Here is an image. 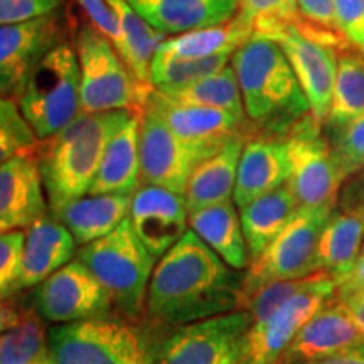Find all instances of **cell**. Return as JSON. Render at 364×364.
<instances>
[{"label":"cell","mask_w":364,"mask_h":364,"mask_svg":"<svg viewBox=\"0 0 364 364\" xmlns=\"http://www.w3.org/2000/svg\"><path fill=\"white\" fill-rule=\"evenodd\" d=\"M139 147L140 179L144 184L184 196L194 162L152 97H149L140 113Z\"/></svg>","instance_id":"15"},{"label":"cell","mask_w":364,"mask_h":364,"mask_svg":"<svg viewBox=\"0 0 364 364\" xmlns=\"http://www.w3.org/2000/svg\"><path fill=\"white\" fill-rule=\"evenodd\" d=\"M115 6L120 14L125 36V51L122 58L140 83L152 86L150 66L159 46L167 39V36L145 21L127 0H115Z\"/></svg>","instance_id":"32"},{"label":"cell","mask_w":364,"mask_h":364,"mask_svg":"<svg viewBox=\"0 0 364 364\" xmlns=\"http://www.w3.org/2000/svg\"><path fill=\"white\" fill-rule=\"evenodd\" d=\"M255 27L235 16L226 24L206 27V29L191 31L166 39L159 46L157 51L172 58H211L218 54H235L238 49L252 39Z\"/></svg>","instance_id":"30"},{"label":"cell","mask_w":364,"mask_h":364,"mask_svg":"<svg viewBox=\"0 0 364 364\" xmlns=\"http://www.w3.org/2000/svg\"><path fill=\"white\" fill-rule=\"evenodd\" d=\"M334 208L300 209L292 223L245 270L238 311L250 295L270 282L300 280L321 272L318 240Z\"/></svg>","instance_id":"9"},{"label":"cell","mask_w":364,"mask_h":364,"mask_svg":"<svg viewBox=\"0 0 364 364\" xmlns=\"http://www.w3.org/2000/svg\"><path fill=\"white\" fill-rule=\"evenodd\" d=\"M364 115V56L361 53H341L338 78L326 124L331 130L344 127Z\"/></svg>","instance_id":"33"},{"label":"cell","mask_w":364,"mask_h":364,"mask_svg":"<svg viewBox=\"0 0 364 364\" xmlns=\"http://www.w3.org/2000/svg\"><path fill=\"white\" fill-rule=\"evenodd\" d=\"M135 112L80 113L70 125L41 144L38 162L49 211L90 193L112 136Z\"/></svg>","instance_id":"3"},{"label":"cell","mask_w":364,"mask_h":364,"mask_svg":"<svg viewBox=\"0 0 364 364\" xmlns=\"http://www.w3.org/2000/svg\"><path fill=\"white\" fill-rule=\"evenodd\" d=\"M33 304L53 326L110 316L115 311L105 287L78 258L36 287Z\"/></svg>","instance_id":"13"},{"label":"cell","mask_w":364,"mask_h":364,"mask_svg":"<svg viewBox=\"0 0 364 364\" xmlns=\"http://www.w3.org/2000/svg\"><path fill=\"white\" fill-rule=\"evenodd\" d=\"M240 364H245V363H240Z\"/></svg>","instance_id":"48"},{"label":"cell","mask_w":364,"mask_h":364,"mask_svg":"<svg viewBox=\"0 0 364 364\" xmlns=\"http://www.w3.org/2000/svg\"><path fill=\"white\" fill-rule=\"evenodd\" d=\"M166 36L184 34L233 21L238 0H127Z\"/></svg>","instance_id":"23"},{"label":"cell","mask_w":364,"mask_h":364,"mask_svg":"<svg viewBox=\"0 0 364 364\" xmlns=\"http://www.w3.org/2000/svg\"><path fill=\"white\" fill-rule=\"evenodd\" d=\"M247 140V136H240L215 156L196 164L184 193L189 213L233 199L240 157Z\"/></svg>","instance_id":"27"},{"label":"cell","mask_w":364,"mask_h":364,"mask_svg":"<svg viewBox=\"0 0 364 364\" xmlns=\"http://www.w3.org/2000/svg\"><path fill=\"white\" fill-rule=\"evenodd\" d=\"M78 4L86 12V16L90 17L95 29H98L105 38L115 46L120 56H124L125 36L115 0H78Z\"/></svg>","instance_id":"40"},{"label":"cell","mask_w":364,"mask_h":364,"mask_svg":"<svg viewBox=\"0 0 364 364\" xmlns=\"http://www.w3.org/2000/svg\"><path fill=\"white\" fill-rule=\"evenodd\" d=\"M26 231L12 230L0 236V294L2 299L14 295L24 265Z\"/></svg>","instance_id":"38"},{"label":"cell","mask_w":364,"mask_h":364,"mask_svg":"<svg viewBox=\"0 0 364 364\" xmlns=\"http://www.w3.org/2000/svg\"><path fill=\"white\" fill-rule=\"evenodd\" d=\"M134 194H86L65 204L53 215L65 225L76 245L93 243L129 218Z\"/></svg>","instance_id":"24"},{"label":"cell","mask_w":364,"mask_h":364,"mask_svg":"<svg viewBox=\"0 0 364 364\" xmlns=\"http://www.w3.org/2000/svg\"><path fill=\"white\" fill-rule=\"evenodd\" d=\"M65 0H0V24H21L56 12Z\"/></svg>","instance_id":"42"},{"label":"cell","mask_w":364,"mask_h":364,"mask_svg":"<svg viewBox=\"0 0 364 364\" xmlns=\"http://www.w3.org/2000/svg\"><path fill=\"white\" fill-rule=\"evenodd\" d=\"M189 228L226 265L241 272L250 267L252 257L233 199L191 211Z\"/></svg>","instance_id":"26"},{"label":"cell","mask_w":364,"mask_h":364,"mask_svg":"<svg viewBox=\"0 0 364 364\" xmlns=\"http://www.w3.org/2000/svg\"><path fill=\"white\" fill-rule=\"evenodd\" d=\"M363 209H364V208H363Z\"/></svg>","instance_id":"49"},{"label":"cell","mask_w":364,"mask_h":364,"mask_svg":"<svg viewBox=\"0 0 364 364\" xmlns=\"http://www.w3.org/2000/svg\"><path fill=\"white\" fill-rule=\"evenodd\" d=\"M76 241L70 230L49 211L26 230L24 265L14 295L36 289L75 257Z\"/></svg>","instance_id":"22"},{"label":"cell","mask_w":364,"mask_h":364,"mask_svg":"<svg viewBox=\"0 0 364 364\" xmlns=\"http://www.w3.org/2000/svg\"><path fill=\"white\" fill-rule=\"evenodd\" d=\"M76 258L105 287L117 314L134 322L144 321L149 284L157 258L135 235L129 218L110 235L81 247Z\"/></svg>","instance_id":"4"},{"label":"cell","mask_w":364,"mask_h":364,"mask_svg":"<svg viewBox=\"0 0 364 364\" xmlns=\"http://www.w3.org/2000/svg\"><path fill=\"white\" fill-rule=\"evenodd\" d=\"M364 241V209L332 211L318 240L317 260L321 272H327L336 284L349 273L361 255Z\"/></svg>","instance_id":"28"},{"label":"cell","mask_w":364,"mask_h":364,"mask_svg":"<svg viewBox=\"0 0 364 364\" xmlns=\"http://www.w3.org/2000/svg\"><path fill=\"white\" fill-rule=\"evenodd\" d=\"M150 97L189 152L194 166L215 156L240 136H247L245 132L252 127L250 120L235 117L226 110L176 103L157 90H154Z\"/></svg>","instance_id":"16"},{"label":"cell","mask_w":364,"mask_h":364,"mask_svg":"<svg viewBox=\"0 0 364 364\" xmlns=\"http://www.w3.org/2000/svg\"><path fill=\"white\" fill-rule=\"evenodd\" d=\"M22 115L39 140H48L81 113V71L76 48H54L27 81L19 98Z\"/></svg>","instance_id":"8"},{"label":"cell","mask_w":364,"mask_h":364,"mask_svg":"<svg viewBox=\"0 0 364 364\" xmlns=\"http://www.w3.org/2000/svg\"><path fill=\"white\" fill-rule=\"evenodd\" d=\"M231 58L230 53L211 58H172L157 51L150 66V85L156 90H169L196 83L230 66Z\"/></svg>","instance_id":"34"},{"label":"cell","mask_w":364,"mask_h":364,"mask_svg":"<svg viewBox=\"0 0 364 364\" xmlns=\"http://www.w3.org/2000/svg\"><path fill=\"white\" fill-rule=\"evenodd\" d=\"M41 144L33 127L22 115L19 102L12 98H2L0 102V159L27 156L38 159Z\"/></svg>","instance_id":"35"},{"label":"cell","mask_w":364,"mask_h":364,"mask_svg":"<svg viewBox=\"0 0 364 364\" xmlns=\"http://www.w3.org/2000/svg\"><path fill=\"white\" fill-rule=\"evenodd\" d=\"M236 16L253 27L258 21L285 24H299L304 21L299 12L297 0H238Z\"/></svg>","instance_id":"39"},{"label":"cell","mask_w":364,"mask_h":364,"mask_svg":"<svg viewBox=\"0 0 364 364\" xmlns=\"http://www.w3.org/2000/svg\"><path fill=\"white\" fill-rule=\"evenodd\" d=\"M338 284L327 272L311 275L307 285L299 290L268 318L265 324L250 327L245 348V364H279L290 343L306 322L327 300L336 295Z\"/></svg>","instance_id":"12"},{"label":"cell","mask_w":364,"mask_h":364,"mask_svg":"<svg viewBox=\"0 0 364 364\" xmlns=\"http://www.w3.org/2000/svg\"><path fill=\"white\" fill-rule=\"evenodd\" d=\"M129 221L145 248L159 260L188 233L189 211L182 194L142 184L132 198Z\"/></svg>","instance_id":"17"},{"label":"cell","mask_w":364,"mask_h":364,"mask_svg":"<svg viewBox=\"0 0 364 364\" xmlns=\"http://www.w3.org/2000/svg\"><path fill=\"white\" fill-rule=\"evenodd\" d=\"M44 364H56V363H54V359H51V361H48V363H44Z\"/></svg>","instance_id":"47"},{"label":"cell","mask_w":364,"mask_h":364,"mask_svg":"<svg viewBox=\"0 0 364 364\" xmlns=\"http://www.w3.org/2000/svg\"><path fill=\"white\" fill-rule=\"evenodd\" d=\"M364 346V332L336 295L299 331L279 364H307Z\"/></svg>","instance_id":"18"},{"label":"cell","mask_w":364,"mask_h":364,"mask_svg":"<svg viewBox=\"0 0 364 364\" xmlns=\"http://www.w3.org/2000/svg\"><path fill=\"white\" fill-rule=\"evenodd\" d=\"M43 174L36 157L16 156L0 166V230H27L48 215Z\"/></svg>","instance_id":"19"},{"label":"cell","mask_w":364,"mask_h":364,"mask_svg":"<svg viewBox=\"0 0 364 364\" xmlns=\"http://www.w3.org/2000/svg\"><path fill=\"white\" fill-rule=\"evenodd\" d=\"M331 132L332 152L344 177L361 171L364 167V115Z\"/></svg>","instance_id":"37"},{"label":"cell","mask_w":364,"mask_h":364,"mask_svg":"<svg viewBox=\"0 0 364 364\" xmlns=\"http://www.w3.org/2000/svg\"><path fill=\"white\" fill-rule=\"evenodd\" d=\"M243 275L189 230L159 258L149 284L145 317L154 326L174 331L238 311Z\"/></svg>","instance_id":"1"},{"label":"cell","mask_w":364,"mask_h":364,"mask_svg":"<svg viewBox=\"0 0 364 364\" xmlns=\"http://www.w3.org/2000/svg\"><path fill=\"white\" fill-rule=\"evenodd\" d=\"M307 279L300 280H282L270 282V284L260 287L257 292L241 304L240 311L247 312L252 321V327H258L270 318L279 309L284 306L289 299H292L299 290H302L307 285Z\"/></svg>","instance_id":"36"},{"label":"cell","mask_w":364,"mask_h":364,"mask_svg":"<svg viewBox=\"0 0 364 364\" xmlns=\"http://www.w3.org/2000/svg\"><path fill=\"white\" fill-rule=\"evenodd\" d=\"M297 4L300 16L307 24L338 34V31H336L334 0H297Z\"/></svg>","instance_id":"43"},{"label":"cell","mask_w":364,"mask_h":364,"mask_svg":"<svg viewBox=\"0 0 364 364\" xmlns=\"http://www.w3.org/2000/svg\"><path fill=\"white\" fill-rule=\"evenodd\" d=\"M250 124L268 135L285 136L312 115L311 105L284 49L253 34L231 58Z\"/></svg>","instance_id":"2"},{"label":"cell","mask_w":364,"mask_h":364,"mask_svg":"<svg viewBox=\"0 0 364 364\" xmlns=\"http://www.w3.org/2000/svg\"><path fill=\"white\" fill-rule=\"evenodd\" d=\"M140 115L112 136L88 194H134L140 188Z\"/></svg>","instance_id":"25"},{"label":"cell","mask_w":364,"mask_h":364,"mask_svg":"<svg viewBox=\"0 0 364 364\" xmlns=\"http://www.w3.org/2000/svg\"><path fill=\"white\" fill-rule=\"evenodd\" d=\"M142 322L120 314L54 324L49 348L56 364H154L156 351Z\"/></svg>","instance_id":"5"},{"label":"cell","mask_w":364,"mask_h":364,"mask_svg":"<svg viewBox=\"0 0 364 364\" xmlns=\"http://www.w3.org/2000/svg\"><path fill=\"white\" fill-rule=\"evenodd\" d=\"M299 211L297 199L287 184L240 208L241 226L252 260L270 247L272 241L292 223Z\"/></svg>","instance_id":"29"},{"label":"cell","mask_w":364,"mask_h":364,"mask_svg":"<svg viewBox=\"0 0 364 364\" xmlns=\"http://www.w3.org/2000/svg\"><path fill=\"white\" fill-rule=\"evenodd\" d=\"M336 299L346 307V311L351 314L359 329L364 332V294H336Z\"/></svg>","instance_id":"45"},{"label":"cell","mask_w":364,"mask_h":364,"mask_svg":"<svg viewBox=\"0 0 364 364\" xmlns=\"http://www.w3.org/2000/svg\"><path fill=\"white\" fill-rule=\"evenodd\" d=\"M65 19L58 11L21 24L0 27L2 98L19 102L27 81L43 59L63 44Z\"/></svg>","instance_id":"14"},{"label":"cell","mask_w":364,"mask_h":364,"mask_svg":"<svg viewBox=\"0 0 364 364\" xmlns=\"http://www.w3.org/2000/svg\"><path fill=\"white\" fill-rule=\"evenodd\" d=\"M275 41L284 49L290 66L311 105V113L326 124L338 78L339 34L317 29L306 21L299 24L258 21L255 33Z\"/></svg>","instance_id":"6"},{"label":"cell","mask_w":364,"mask_h":364,"mask_svg":"<svg viewBox=\"0 0 364 364\" xmlns=\"http://www.w3.org/2000/svg\"><path fill=\"white\" fill-rule=\"evenodd\" d=\"M0 364H44L51 361L49 327L36 311L16 295L0 307Z\"/></svg>","instance_id":"21"},{"label":"cell","mask_w":364,"mask_h":364,"mask_svg":"<svg viewBox=\"0 0 364 364\" xmlns=\"http://www.w3.org/2000/svg\"><path fill=\"white\" fill-rule=\"evenodd\" d=\"M157 91L176 103L191 105V107L220 108V110L233 113L235 117L248 120L233 66H226L223 71L196 81V83Z\"/></svg>","instance_id":"31"},{"label":"cell","mask_w":364,"mask_h":364,"mask_svg":"<svg viewBox=\"0 0 364 364\" xmlns=\"http://www.w3.org/2000/svg\"><path fill=\"white\" fill-rule=\"evenodd\" d=\"M307 364H364V346L358 349H351V351H346L336 356L321 359V361H314Z\"/></svg>","instance_id":"46"},{"label":"cell","mask_w":364,"mask_h":364,"mask_svg":"<svg viewBox=\"0 0 364 364\" xmlns=\"http://www.w3.org/2000/svg\"><path fill=\"white\" fill-rule=\"evenodd\" d=\"M81 71V113L129 110L142 113L154 86L142 85L115 46L93 26L76 36Z\"/></svg>","instance_id":"7"},{"label":"cell","mask_w":364,"mask_h":364,"mask_svg":"<svg viewBox=\"0 0 364 364\" xmlns=\"http://www.w3.org/2000/svg\"><path fill=\"white\" fill-rule=\"evenodd\" d=\"M250 327L241 311L182 326L157 346L154 364H240Z\"/></svg>","instance_id":"11"},{"label":"cell","mask_w":364,"mask_h":364,"mask_svg":"<svg viewBox=\"0 0 364 364\" xmlns=\"http://www.w3.org/2000/svg\"><path fill=\"white\" fill-rule=\"evenodd\" d=\"M287 139L279 135H258L248 139L240 157L233 201L243 208L289 181Z\"/></svg>","instance_id":"20"},{"label":"cell","mask_w":364,"mask_h":364,"mask_svg":"<svg viewBox=\"0 0 364 364\" xmlns=\"http://www.w3.org/2000/svg\"><path fill=\"white\" fill-rule=\"evenodd\" d=\"M289 181L300 209L334 208L346 177L341 171L331 142L321 132V122L312 115L300 120L289 134Z\"/></svg>","instance_id":"10"},{"label":"cell","mask_w":364,"mask_h":364,"mask_svg":"<svg viewBox=\"0 0 364 364\" xmlns=\"http://www.w3.org/2000/svg\"><path fill=\"white\" fill-rule=\"evenodd\" d=\"M364 294V252L359 255L358 262L349 270L346 277L338 282V290L336 294Z\"/></svg>","instance_id":"44"},{"label":"cell","mask_w":364,"mask_h":364,"mask_svg":"<svg viewBox=\"0 0 364 364\" xmlns=\"http://www.w3.org/2000/svg\"><path fill=\"white\" fill-rule=\"evenodd\" d=\"M336 31L364 56V0H334Z\"/></svg>","instance_id":"41"}]
</instances>
